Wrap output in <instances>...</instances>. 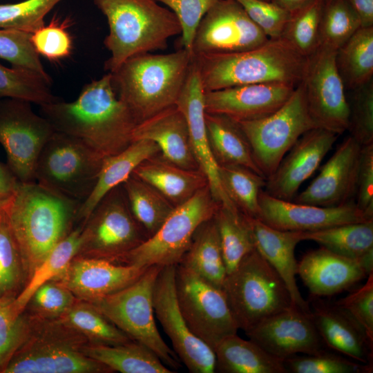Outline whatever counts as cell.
<instances>
[{
    "instance_id": "6da1fadb",
    "label": "cell",
    "mask_w": 373,
    "mask_h": 373,
    "mask_svg": "<svg viewBox=\"0 0 373 373\" xmlns=\"http://www.w3.org/2000/svg\"><path fill=\"white\" fill-rule=\"evenodd\" d=\"M39 113L55 131L78 139L104 158L128 147L137 125L115 92L111 73L84 86L75 100L40 105Z\"/></svg>"
},
{
    "instance_id": "7a4b0ae2",
    "label": "cell",
    "mask_w": 373,
    "mask_h": 373,
    "mask_svg": "<svg viewBox=\"0 0 373 373\" xmlns=\"http://www.w3.org/2000/svg\"><path fill=\"white\" fill-rule=\"evenodd\" d=\"M80 202L36 182H19L5 210L25 273L35 271L71 229Z\"/></svg>"
},
{
    "instance_id": "3957f363",
    "label": "cell",
    "mask_w": 373,
    "mask_h": 373,
    "mask_svg": "<svg viewBox=\"0 0 373 373\" xmlns=\"http://www.w3.org/2000/svg\"><path fill=\"white\" fill-rule=\"evenodd\" d=\"M205 92L245 84L278 82L297 86L307 57L283 37L233 53L193 55Z\"/></svg>"
},
{
    "instance_id": "277c9868",
    "label": "cell",
    "mask_w": 373,
    "mask_h": 373,
    "mask_svg": "<svg viewBox=\"0 0 373 373\" xmlns=\"http://www.w3.org/2000/svg\"><path fill=\"white\" fill-rule=\"evenodd\" d=\"M192 59L183 48L167 54L146 52L128 58L111 73L115 92L137 124L175 105Z\"/></svg>"
},
{
    "instance_id": "5b68a950",
    "label": "cell",
    "mask_w": 373,
    "mask_h": 373,
    "mask_svg": "<svg viewBox=\"0 0 373 373\" xmlns=\"http://www.w3.org/2000/svg\"><path fill=\"white\" fill-rule=\"evenodd\" d=\"M106 17L109 32L104 44L110 52L104 63L114 72L128 58L167 48L181 34L175 14L155 0H90Z\"/></svg>"
},
{
    "instance_id": "8992f818",
    "label": "cell",
    "mask_w": 373,
    "mask_h": 373,
    "mask_svg": "<svg viewBox=\"0 0 373 373\" xmlns=\"http://www.w3.org/2000/svg\"><path fill=\"white\" fill-rule=\"evenodd\" d=\"M222 289L238 329L245 334L294 305L283 280L256 249L227 275Z\"/></svg>"
},
{
    "instance_id": "52a82bcc",
    "label": "cell",
    "mask_w": 373,
    "mask_h": 373,
    "mask_svg": "<svg viewBox=\"0 0 373 373\" xmlns=\"http://www.w3.org/2000/svg\"><path fill=\"white\" fill-rule=\"evenodd\" d=\"M162 267L150 266L133 283L89 303L133 341L151 350L165 365L175 370L180 361L163 340L154 319L153 292Z\"/></svg>"
},
{
    "instance_id": "ba28073f",
    "label": "cell",
    "mask_w": 373,
    "mask_h": 373,
    "mask_svg": "<svg viewBox=\"0 0 373 373\" xmlns=\"http://www.w3.org/2000/svg\"><path fill=\"white\" fill-rule=\"evenodd\" d=\"M218 204L209 185L175 207L159 229L117 260L140 267L177 265L187 251L198 228L212 218Z\"/></svg>"
},
{
    "instance_id": "9c48e42d",
    "label": "cell",
    "mask_w": 373,
    "mask_h": 373,
    "mask_svg": "<svg viewBox=\"0 0 373 373\" xmlns=\"http://www.w3.org/2000/svg\"><path fill=\"white\" fill-rule=\"evenodd\" d=\"M104 159L78 139L55 131L38 157L35 180L82 203L92 192Z\"/></svg>"
},
{
    "instance_id": "30bf717a",
    "label": "cell",
    "mask_w": 373,
    "mask_h": 373,
    "mask_svg": "<svg viewBox=\"0 0 373 373\" xmlns=\"http://www.w3.org/2000/svg\"><path fill=\"white\" fill-rule=\"evenodd\" d=\"M247 137L254 160L267 178L306 132L318 128L307 109L300 82L277 111L261 119L237 122Z\"/></svg>"
},
{
    "instance_id": "8fae6325",
    "label": "cell",
    "mask_w": 373,
    "mask_h": 373,
    "mask_svg": "<svg viewBox=\"0 0 373 373\" xmlns=\"http://www.w3.org/2000/svg\"><path fill=\"white\" fill-rule=\"evenodd\" d=\"M175 285L180 310L192 333L213 351L226 337L237 334L222 289L180 264Z\"/></svg>"
},
{
    "instance_id": "7c38bea8",
    "label": "cell",
    "mask_w": 373,
    "mask_h": 373,
    "mask_svg": "<svg viewBox=\"0 0 373 373\" xmlns=\"http://www.w3.org/2000/svg\"><path fill=\"white\" fill-rule=\"evenodd\" d=\"M30 102L0 99V144L6 164L19 182H32L38 157L55 133L50 122L37 114Z\"/></svg>"
},
{
    "instance_id": "4fadbf2b",
    "label": "cell",
    "mask_w": 373,
    "mask_h": 373,
    "mask_svg": "<svg viewBox=\"0 0 373 373\" xmlns=\"http://www.w3.org/2000/svg\"><path fill=\"white\" fill-rule=\"evenodd\" d=\"M82 222L80 251L95 258L115 261L147 238L131 213L122 184L110 191Z\"/></svg>"
},
{
    "instance_id": "5bb4252c",
    "label": "cell",
    "mask_w": 373,
    "mask_h": 373,
    "mask_svg": "<svg viewBox=\"0 0 373 373\" xmlns=\"http://www.w3.org/2000/svg\"><path fill=\"white\" fill-rule=\"evenodd\" d=\"M336 52L318 46L307 57L301 82L308 111L317 127L340 135L347 131L350 109Z\"/></svg>"
},
{
    "instance_id": "9a60e30c",
    "label": "cell",
    "mask_w": 373,
    "mask_h": 373,
    "mask_svg": "<svg viewBox=\"0 0 373 373\" xmlns=\"http://www.w3.org/2000/svg\"><path fill=\"white\" fill-rule=\"evenodd\" d=\"M268 39L237 1L218 0L198 24L191 53L238 52L260 46Z\"/></svg>"
},
{
    "instance_id": "2e32d148",
    "label": "cell",
    "mask_w": 373,
    "mask_h": 373,
    "mask_svg": "<svg viewBox=\"0 0 373 373\" xmlns=\"http://www.w3.org/2000/svg\"><path fill=\"white\" fill-rule=\"evenodd\" d=\"M175 266L162 267L155 280L154 314L171 340L173 350L191 373H213L214 351L195 336L185 321L178 304Z\"/></svg>"
},
{
    "instance_id": "e0dca14e",
    "label": "cell",
    "mask_w": 373,
    "mask_h": 373,
    "mask_svg": "<svg viewBox=\"0 0 373 373\" xmlns=\"http://www.w3.org/2000/svg\"><path fill=\"white\" fill-rule=\"evenodd\" d=\"M246 334L283 362L298 354L311 355L326 350L310 312L294 305L268 318Z\"/></svg>"
},
{
    "instance_id": "ac0fdd59",
    "label": "cell",
    "mask_w": 373,
    "mask_h": 373,
    "mask_svg": "<svg viewBox=\"0 0 373 373\" xmlns=\"http://www.w3.org/2000/svg\"><path fill=\"white\" fill-rule=\"evenodd\" d=\"M258 219L276 229L302 232L371 220L352 201L336 207H321L278 199L265 190L259 195Z\"/></svg>"
},
{
    "instance_id": "d6986e66",
    "label": "cell",
    "mask_w": 373,
    "mask_h": 373,
    "mask_svg": "<svg viewBox=\"0 0 373 373\" xmlns=\"http://www.w3.org/2000/svg\"><path fill=\"white\" fill-rule=\"evenodd\" d=\"M204 93L198 68L193 57L175 105L186 119L195 160L207 180L213 198L218 204L237 211L238 209L222 186L218 165L210 149L205 122Z\"/></svg>"
},
{
    "instance_id": "ffe728a7",
    "label": "cell",
    "mask_w": 373,
    "mask_h": 373,
    "mask_svg": "<svg viewBox=\"0 0 373 373\" xmlns=\"http://www.w3.org/2000/svg\"><path fill=\"white\" fill-rule=\"evenodd\" d=\"M361 148L352 137H347L294 202L321 207H336L351 202L356 194Z\"/></svg>"
},
{
    "instance_id": "44dd1931",
    "label": "cell",
    "mask_w": 373,
    "mask_h": 373,
    "mask_svg": "<svg viewBox=\"0 0 373 373\" xmlns=\"http://www.w3.org/2000/svg\"><path fill=\"white\" fill-rule=\"evenodd\" d=\"M296 87L271 82L207 91L204 93L205 112L227 117L236 122L261 119L280 108Z\"/></svg>"
},
{
    "instance_id": "7402d4cb",
    "label": "cell",
    "mask_w": 373,
    "mask_h": 373,
    "mask_svg": "<svg viewBox=\"0 0 373 373\" xmlns=\"http://www.w3.org/2000/svg\"><path fill=\"white\" fill-rule=\"evenodd\" d=\"M337 138V134L321 128L306 132L267 178L265 191L274 198L291 201L302 184L318 169Z\"/></svg>"
},
{
    "instance_id": "603a6c76",
    "label": "cell",
    "mask_w": 373,
    "mask_h": 373,
    "mask_svg": "<svg viewBox=\"0 0 373 373\" xmlns=\"http://www.w3.org/2000/svg\"><path fill=\"white\" fill-rule=\"evenodd\" d=\"M147 268L95 257L73 258L59 276V283L90 302L129 285Z\"/></svg>"
},
{
    "instance_id": "cb8c5ba5",
    "label": "cell",
    "mask_w": 373,
    "mask_h": 373,
    "mask_svg": "<svg viewBox=\"0 0 373 373\" xmlns=\"http://www.w3.org/2000/svg\"><path fill=\"white\" fill-rule=\"evenodd\" d=\"M310 314L325 346L354 361L373 364V342L343 308L312 297Z\"/></svg>"
},
{
    "instance_id": "d4e9b609",
    "label": "cell",
    "mask_w": 373,
    "mask_h": 373,
    "mask_svg": "<svg viewBox=\"0 0 373 373\" xmlns=\"http://www.w3.org/2000/svg\"><path fill=\"white\" fill-rule=\"evenodd\" d=\"M297 275L311 297L316 298L347 291L368 276L359 261L322 247L302 257L298 262Z\"/></svg>"
},
{
    "instance_id": "484cf974",
    "label": "cell",
    "mask_w": 373,
    "mask_h": 373,
    "mask_svg": "<svg viewBox=\"0 0 373 373\" xmlns=\"http://www.w3.org/2000/svg\"><path fill=\"white\" fill-rule=\"evenodd\" d=\"M111 372L70 345L53 341H35L23 345L3 373H93Z\"/></svg>"
},
{
    "instance_id": "4316f807",
    "label": "cell",
    "mask_w": 373,
    "mask_h": 373,
    "mask_svg": "<svg viewBox=\"0 0 373 373\" xmlns=\"http://www.w3.org/2000/svg\"><path fill=\"white\" fill-rule=\"evenodd\" d=\"M155 142L162 157L186 169H199L192 149L186 119L176 105L138 123L133 141Z\"/></svg>"
},
{
    "instance_id": "83f0119b",
    "label": "cell",
    "mask_w": 373,
    "mask_h": 373,
    "mask_svg": "<svg viewBox=\"0 0 373 373\" xmlns=\"http://www.w3.org/2000/svg\"><path fill=\"white\" fill-rule=\"evenodd\" d=\"M248 218L255 249L283 280L289 291L292 304L304 311L310 312L309 303L302 296L296 280L298 261L295 257V249L303 240V232L276 229L258 218Z\"/></svg>"
},
{
    "instance_id": "f1b7e54d",
    "label": "cell",
    "mask_w": 373,
    "mask_h": 373,
    "mask_svg": "<svg viewBox=\"0 0 373 373\" xmlns=\"http://www.w3.org/2000/svg\"><path fill=\"white\" fill-rule=\"evenodd\" d=\"M158 153L160 149L155 142L138 140L120 153L105 157L92 192L79 207L77 220L85 221L110 191L127 180L142 162Z\"/></svg>"
},
{
    "instance_id": "f546056e",
    "label": "cell",
    "mask_w": 373,
    "mask_h": 373,
    "mask_svg": "<svg viewBox=\"0 0 373 373\" xmlns=\"http://www.w3.org/2000/svg\"><path fill=\"white\" fill-rule=\"evenodd\" d=\"M132 175L155 188L175 207L208 185L200 169H186L157 155L142 162Z\"/></svg>"
},
{
    "instance_id": "4dcf8cb0",
    "label": "cell",
    "mask_w": 373,
    "mask_h": 373,
    "mask_svg": "<svg viewBox=\"0 0 373 373\" xmlns=\"http://www.w3.org/2000/svg\"><path fill=\"white\" fill-rule=\"evenodd\" d=\"M215 372L287 373L283 362L251 340L230 335L216 346Z\"/></svg>"
},
{
    "instance_id": "1f68e13d",
    "label": "cell",
    "mask_w": 373,
    "mask_h": 373,
    "mask_svg": "<svg viewBox=\"0 0 373 373\" xmlns=\"http://www.w3.org/2000/svg\"><path fill=\"white\" fill-rule=\"evenodd\" d=\"M205 122L210 149L218 166H242L264 176L237 122L227 117L206 112Z\"/></svg>"
},
{
    "instance_id": "d6a6232c",
    "label": "cell",
    "mask_w": 373,
    "mask_h": 373,
    "mask_svg": "<svg viewBox=\"0 0 373 373\" xmlns=\"http://www.w3.org/2000/svg\"><path fill=\"white\" fill-rule=\"evenodd\" d=\"M179 264L222 289L227 271L214 216L198 228Z\"/></svg>"
},
{
    "instance_id": "836d02e7",
    "label": "cell",
    "mask_w": 373,
    "mask_h": 373,
    "mask_svg": "<svg viewBox=\"0 0 373 373\" xmlns=\"http://www.w3.org/2000/svg\"><path fill=\"white\" fill-rule=\"evenodd\" d=\"M89 358L122 373H172L159 357L145 345L131 341L116 345L93 344L84 350Z\"/></svg>"
},
{
    "instance_id": "e575fe53",
    "label": "cell",
    "mask_w": 373,
    "mask_h": 373,
    "mask_svg": "<svg viewBox=\"0 0 373 373\" xmlns=\"http://www.w3.org/2000/svg\"><path fill=\"white\" fill-rule=\"evenodd\" d=\"M84 222L66 235L48 254L30 275L25 287L15 298L17 309L22 313L35 291L42 285L58 278L75 256L80 252L83 244Z\"/></svg>"
},
{
    "instance_id": "d590c367",
    "label": "cell",
    "mask_w": 373,
    "mask_h": 373,
    "mask_svg": "<svg viewBox=\"0 0 373 373\" xmlns=\"http://www.w3.org/2000/svg\"><path fill=\"white\" fill-rule=\"evenodd\" d=\"M302 239L312 240L333 253L359 261L373 251V220L303 232Z\"/></svg>"
},
{
    "instance_id": "8d00e7d4",
    "label": "cell",
    "mask_w": 373,
    "mask_h": 373,
    "mask_svg": "<svg viewBox=\"0 0 373 373\" xmlns=\"http://www.w3.org/2000/svg\"><path fill=\"white\" fill-rule=\"evenodd\" d=\"M122 186L133 217L147 238L151 237L175 207L155 188L133 175Z\"/></svg>"
},
{
    "instance_id": "74e56055",
    "label": "cell",
    "mask_w": 373,
    "mask_h": 373,
    "mask_svg": "<svg viewBox=\"0 0 373 373\" xmlns=\"http://www.w3.org/2000/svg\"><path fill=\"white\" fill-rule=\"evenodd\" d=\"M336 64L345 88L360 87L373 77V27L360 28L336 52Z\"/></svg>"
},
{
    "instance_id": "f35d334b",
    "label": "cell",
    "mask_w": 373,
    "mask_h": 373,
    "mask_svg": "<svg viewBox=\"0 0 373 373\" xmlns=\"http://www.w3.org/2000/svg\"><path fill=\"white\" fill-rule=\"evenodd\" d=\"M214 220L218 228L227 275L255 249L248 216L219 205Z\"/></svg>"
},
{
    "instance_id": "ab89813d",
    "label": "cell",
    "mask_w": 373,
    "mask_h": 373,
    "mask_svg": "<svg viewBox=\"0 0 373 373\" xmlns=\"http://www.w3.org/2000/svg\"><path fill=\"white\" fill-rule=\"evenodd\" d=\"M218 173L224 191L237 209L247 216L258 218L259 195L267 179L238 165L218 166Z\"/></svg>"
},
{
    "instance_id": "60d3db41",
    "label": "cell",
    "mask_w": 373,
    "mask_h": 373,
    "mask_svg": "<svg viewBox=\"0 0 373 373\" xmlns=\"http://www.w3.org/2000/svg\"><path fill=\"white\" fill-rule=\"evenodd\" d=\"M51 87V77L0 64V99H19L40 106L60 99L52 93Z\"/></svg>"
},
{
    "instance_id": "b9f144b4",
    "label": "cell",
    "mask_w": 373,
    "mask_h": 373,
    "mask_svg": "<svg viewBox=\"0 0 373 373\" xmlns=\"http://www.w3.org/2000/svg\"><path fill=\"white\" fill-rule=\"evenodd\" d=\"M325 0H311L290 13L281 37L300 54L312 55L319 46V32Z\"/></svg>"
},
{
    "instance_id": "7bdbcfd3",
    "label": "cell",
    "mask_w": 373,
    "mask_h": 373,
    "mask_svg": "<svg viewBox=\"0 0 373 373\" xmlns=\"http://www.w3.org/2000/svg\"><path fill=\"white\" fill-rule=\"evenodd\" d=\"M360 28L359 19L347 0H325L319 46L336 51Z\"/></svg>"
},
{
    "instance_id": "ee69618b",
    "label": "cell",
    "mask_w": 373,
    "mask_h": 373,
    "mask_svg": "<svg viewBox=\"0 0 373 373\" xmlns=\"http://www.w3.org/2000/svg\"><path fill=\"white\" fill-rule=\"evenodd\" d=\"M64 315L68 326L87 336L95 344L116 345L133 341L91 305H73Z\"/></svg>"
},
{
    "instance_id": "f6af8a7d",
    "label": "cell",
    "mask_w": 373,
    "mask_h": 373,
    "mask_svg": "<svg viewBox=\"0 0 373 373\" xmlns=\"http://www.w3.org/2000/svg\"><path fill=\"white\" fill-rule=\"evenodd\" d=\"M24 275L21 252L4 211L0 218V298L16 297Z\"/></svg>"
},
{
    "instance_id": "bcb514c9",
    "label": "cell",
    "mask_w": 373,
    "mask_h": 373,
    "mask_svg": "<svg viewBox=\"0 0 373 373\" xmlns=\"http://www.w3.org/2000/svg\"><path fill=\"white\" fill-rule=\"evenodd\" d=\"M287 372L292 373H371L373 364L362 363L328 352L292 356L283 361Z\"/></svg>"
},
{
    "instance_id": "7dc6e473",
    "label": "cell",
    "mask_w": 373,
    "mask_h": 373,
    "mask_svg": "<svg viewBox=\"0 0 373 373\" xmlns=\"http://www.w3.org/2000/svg\"><path fill=\"white\" fill-rule=\"evenodd\" d=\"M62 0H24L0 3V28L32 33L45 24V17Z\"/></svg>"
},
{
    "instance_id": "c3c4849f",
    "label": "cell",
    "mask_w": 373,
    "mask_h": 373,
    "mask_svg": "<svg viewBox=\"0 0 373 373\" xmlns=\"http://www.w3.org/2000/svg\"><path fill=\"white\" fill-rule=\"evenodd\" d=\"M15 297L0 298V372L25 343L28 326L16 308Z\"/></svg>"
},
{
    "instance_id": "681fc988",
    "label": "cell",
    "mask_w": 373,
    "mask_h": 373,
    "mask_svg": "<svg viewBox=\"0 0 373 373\" xmlns=\"http://www.w3.org/2000/svg\"><path fill=\"white\" fill-rule=\"evenodd\" d=\"M70 26V19L55 16L48 24L31 33V42L38 55L51 61L68 57L73 48V39L68 30Z\"/></svg>"
},
{
    "instance_id": "f907efd6",
    "label": "cell",
    "mask_w": 373,
    "mask_h": 373,
    "mask_svg": "<svg viewBox=\"0 0 373 373\" xmlns=\"http://www.w3.org/2000/svg\"><path fill=\"white\" fill-rule=\"evenodd\" d=\"M30 37L31 33L0 28V58L9 62L12 67L50 77L45 70Z\"/></svg>"
},
{
    "instance_id": "816d5d0a",
    "label": "cell",
    "mask_w": 373,
    "mask_h": 373,
    "mask_svg": "<svg viewBox=\"0 0 373 373\" xmlns=\"http://www.w3.org/2000/svg\"><path fill=\"white\" fill-rule=\"evenodd\" d=\"M352 90L347 131L361 146L373 144V81Z\"/></svg>"
},
{
    "instance_id": "f5cc1de1",
    "label": "cell",
    "mask_w": 373,
    "mask_h": 373,
    "mask_svg": "<svg viewBox=\"0 0 373 373\" xmlns=\"http://www.w3.org/2000/svg\"><path fill=\"white\" fill-rule=\"evenodd\" d=\"M155 1L164 3L175 14L181 26L182 48L191 53L193 40L198 24L218 0Z\"/></svg>"
},
{
    "instance_id": "db71d44e",
    "label": "cell",
    "mask_w": 373,
    "mask_h": 373,
    "mask_svg": "<svg viewBox=\"0 0 373 373\" xmlns=\"http://www.w3.org/2000/svg\"><path fill=\"white\" fill-rule=\"evenodd\" d=\"M269 39L282 37L290 13L271 1L236 0Z\"/></svg>"
},
{
    "instance_id": "11a10c76",
    "label": "cell",
    "mask_w": 373,
    "mask_h": 373,
    "mask_svg": "<svg viewBox=\"0 0 373 373\" xmlns=\"http://www.w3.org/2000/svg\"><path fill=\"white\" fill-rule=\"evenodd\" d=\"M366 283L335 303L345 309L363 329L373 342V272Z\"/></svg>"
},
{
    "instance_id": "9f6ffc18",
    "label": "cell",
    "mask_w": 373,
    "mask_h": 373,
    "mask_svg": "<svg viewBox=\"0 0 373 373\" xmlns=\"http://www.w3.org/2000/svg\"><path fill=\"white\" fill-rule=\"evenodd\" d=\"M356 205L368 220H373V144L361 148L356 180Z\"/></svg>"
},
{
    "instance_id": "6f0895ef",
    "label": "cell",
    "mask_w": 373,
    "mask_h": 373,
    "mask_svg": "<svg viewBox=\"0 0 373 373\" xmlns=\"http://www.w3.org/2000/svg\"><path fill=\"white\" fill-rule=\"evenodd\" d=\"M74 298L73 294L61 284L49 281L35 291L31 300L41 312L58 315L66 313L74 305Z\"/></svg>"
},
{
    "instance_id": "680465c9",
    "label": "cell",
    "mask_w": 373,
    "mask_h": 373,
    "mask_svg": "<svg viewBox=\"0 0 373 373\" xmlns=\"http://www.w3.org/2000/svg\"><path fill=\"white\" fill-rule=\"evenodd\" d=\"M356 16L361 28L373 27V0H347Z\"/></svg>"
},
{
    "instance_id": "91938a15",
    "label": "cell",
    "mask_w": 373,
    "mask_h": 373,
    "mask_svg": "<svg viewBox=\"0 0 373 373\" xmlns=\"http://www.w3.org/2000/svg\"><path fill=\"white\" fill-rule=\"evenodd\" d=\"M19 182L7 164L0 162V196L11 195Z\"/></svg>"
},
{
    "instance_id": "94428289",
    "label": "cell",
    "mask_w": 373,
    "mask_h": 373,
    "mask_svg": "<svg viewBox=\"0 0 373 373\" xmlns=\"http://www.w3.org/2000/svg\"><path fill=\"white\" fill-rule=\"evenodd\" d=\"M310 1L311 0H270L271 2L289 13L300 8Z\"/></svg>"
},
{
    "instance_id": "6125c7cd",
    "label": "cell",
    "mask_w": 373,
    "mask_h": 373,
    "mask_svg": "<svg viewBox=\"0 0 373 373\" xmlns=\"http://www.w3.org/2000/svg\"><path fill=\"white\" fill-rule=\"evenodd\" d=\"M9 196H0V218L4 213L11 198Z\"/></svg>"
},
{
    "instance_id": "be15d7a7",
    "label": "cell",
    "mask_w": 373,
    "mask_h": 373,
    "mask_svg": "<svg viewBox=\"0 0 373 373\" xmlns=\"http://www.w3.org/2000/svg\"><path fill=\"white\" fill-rule=\"evenodd\" d=\"M263 1H270V0H263Z\"/></svg>"
}]
</instances>
